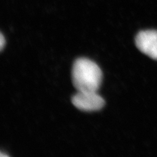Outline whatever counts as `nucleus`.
I'll return each instance as SVG.
<instances>
[{
	"instance_id": "2",
	"label": "nucleus",
	"mask_w": 157,
	"mask_h": 157,
	"mask_svg": "<svg viewBox=\"0 0 157 157\" xmlns=\"http://www.w3.org/2000/svg\"><path fill=\"white\" fill-rule=\"evenodd\" d=\"M72 102L78 109L95 111L104 106L105 101L96 91H78L72 98Z\"/></svg>"
},
{
	"instance_id": "3",
	"label": "nucleus",
	"mask_w": 157,
	"mask_h": 157,
	"mask_svg": "<svg viewBox=\"0 0 157 157\" xmlns=\"http://www.w3.org/2000/svg\"><path fill=\"white\" fill-rule=\"evenodd\" d=\"M136 45L141 52L154 59H157V31L144 30L136 37Z\"/></svg>"
},
{
	"instance_id": "1",
	"label": "nucleus",
	"mask_w": 157,
	"mask_h": 157,
	"mask_svg": "<svg viewBox=\"0 0 157 157\" xmlns=\"http://www.w3.org/2000/svg\"><path fill=\"white\" fill-rule=\"evenodd\" d=\"M72 82L78 91H97L100 87L102 74L100 67L89 59H76L72 71Z\"/></svg>"
},
{
	"instance_id": "4",
	"label": "nucleus",
	"mask_w": 157,
	"mask_h": 157,
	"mask_svg": "<svg viewBox=\"0 0 157 157\" xmlns=\"http://www.w3.org/2000/svg\"><path fill=\"white\" fill-rule=\"evenodd\" d=\"M6 44V40L3 34L0 33V51L2 50Z\"/></svg>"
},
{
	"instance_id": "5",
	"label": "nucleus",
	"mask_w": 157,
	"mask_h": 157,
	"mask_svg": "<svg viewBox=\"0 0 157 157\" xmlns=\"http://www.w3.org/2000/svg\"><path fill=\"white\" fill-rule=\"evenodd\" d=\"M8 157V155L7 154H6L5 153L2 152L0 151V157Z\"/></svg>"
}]
</instances>
